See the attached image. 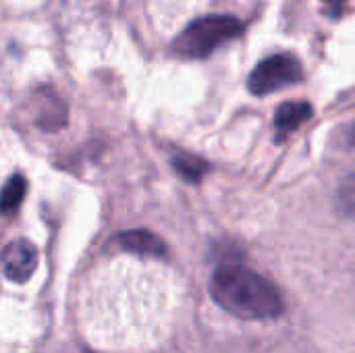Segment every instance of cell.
I'll use <instances>...</instances> for the list:
<instances>
[{
  "label": "cell",
  "instance_id": "obj_1",
  "mask_svg": "<svg viewBox=\"0 0 355 353\" xmlns=\"http://www.w3.org/2000/svg\"><path fill=\"white\" fill-rule=\"evenodd\" d=\"M210 295L225 312L241 320H272L285 308L279 289L268 279L239 264H223L214 270Z\"/></svg>",
  "mask_w": 355,
  "mask_h": 353
},
{
  "label": "cell",
  "instance_id": "obj_2",
  "mask_svg": "<svg viewBox=\"0 0 355 353\" xmlns=\"http://www.w3.org/2000/svg\"><path fill=\"white\" fill-rule=\"evenodd\" d=\"M241 33L243 23L237 17L204 15L183 27V31L173 42V52L183 58L202 60Z\"/></svg>",
  "mask_w": 355,
  "mask_h": 353
},
{
  "label": "cell",
  "instance_id": "obj_3",
  "mask_svg": "<svg viewBox=\"0 0 355 353\" xmlns=\"http://www.w3.org/2000/svg\"><path fill=\"white\" fill-rule=\"evenodd\" d=\"M302 81H304L302 60L291 52H279V54L266 56L252 69L248 77V89L252 96L264 98L268 94H275L283 87H289Z\"/></svg>",
  "mask_w": 355,
  "mask_h": 353
},
{
  "label": "cell",
  "instance_id": "obj_4",
  "mask_svg": "<svg viewBox=\"0 0 355 353\" xmlns=\"http://www.w3.org/2000/svg\"><path fill=\"white\" fill-rule=\"evenodd\" d=\"M0 268L10 283H27L37 268V250L27 239H17L8 243L0 256Z\"/></svg>",
  "mask_w": 355,
  "mask_h": 353
},
{
  "label": "cell",
  "instance_id": "obj_5",
  "mask_svg": "<svg viewBox=\"0 0 355 353\" xmlns=\"http://www.w3.org/2000/svg\"><path fill=\"white\" fill-rule=\"evenodd\" d=\"M314 114V108L306 100H289L283 102L275 112V139L281 144L293 131H297L304 123H308Z\"/></svg>",
  "mask_w": 355,
  "mask_h": 353
},
{
  "label": "cell",
  "instance_id": "obj_6",
  "mask_svg": "<svg viewBox=\"0 0 355 353\" xmlns=\"http://www.w3.org/2000/svg\"><path fill=\"white\" fill-rule=\"evenodd\" d=\"M116 246L121 250L141 256V258H164L166 256V243L156 233L146 231V229H133V231L119 233Z\"/></svg>",
  "mask_w": 355,
  "mask_h": 353
},
{
  "label": "cell",
  "instance_id": "obj_7",
  "mask_svg": "<svg viewBox=\"0 0 355 353\" xmlns=\"http://www.w3.org/2000/svg\"><path fill=\"white\" fill-rule=\"evenodd\" d=\"M171 164H173L175 173L185 183H191V185H198L204 179V175L208 173V162L204 158L193 156V154H185V152H177L171 158Z\"/></svg>",
  "mask_w": 355,
  "mask_h": 353
},
{
  "label": "cell",
  "instance_id": "obj_8",
  "mask_svg": "<svg viewBox=\"0 0 355 353\" xmlns=\"http://www.w3.org/2000/svg\"><path fill=\"white\" fill-rule=\"evenodd\" d=\"M27 191V181L23 175H12L0 189V214L10 216L19 210Z\"/></svg>",
  "mask_w": 355,
  "mask_h": 353
},
{
  "label": "cell",
  "instance_id": "obj_9",
  "mask_svg": "<svg viewBox=\"0 0 355 353\" xmlns=\"http://www.w3.org/2000/svg\"><path fill=\"white\" fill-rule=\"evenodd\" d=\"M335 202H337V212L339 214H343L345 218L355 221V173L347 175L339 183Z\"/></svg>",
  "mask_w": 355,
  "mask_h": 353
},
{
  "label": "cell",
  "instance_id": "obj_10",
  "mask_svg": "<svg viewBox=\"0 0 355 353\" xmlns=\"http://www.w3.org/2000/svg\"><path fill=\"white\" fill-rule=\"evenodd\" d=\"M345 2L347 0H320L322 8H324V15L331 17V19H339L345 10Z\"/></svg>",
  "mask_w": 355,
  "mask_h": 353
},
{
  "label": "cell",
  "instance_id": "obj_11",
  "mask_svg": "<svg viewBox=\"0 0 355 353\" xmlns=\"http://www.w3.org/2000/svg\"><path fill=\"white\" fill-rule=\"evenodd\" d=\"M345 141H347L349 148H355V123H352V125L347 127V131H345Z\"/></svg>",
  "mask_w": 355,
  "mask_h": 353
}]
</instances>
